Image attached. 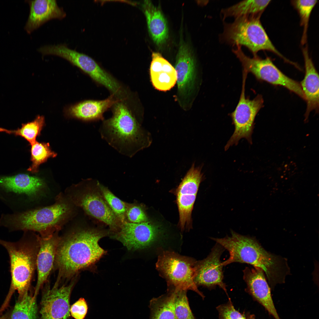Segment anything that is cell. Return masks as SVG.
I'll use <instances>...</instances> for the list:
<instances>
[{
    "label": "cell",
    "instance_id": "obj_1",
    "mask_svg": "<svg viewBox=\"0 0 319 319\" xmlns=\"http://www.w3.org/2000/svg\"><path fill=\"white\" fill-rule=\"evenodd\" d=\"M123 101L113 105L112 117L103 121L99 131L110 145L120 153L131 157L149 147L152 139Z\"/></svg>",
    "mask_w": 319,
    "mask_h": 319
},
{
    "label": "cell",
    "instance_id": "obj_2",
    "mask_svg": "<svg viewBox=\"0 0 319 319\" xmlns=\"http://www.w3.org/2000/svg\"><path fill=\"white\" fill-rule=\"evenodd\" d=\"M106 234L97 229H79L61 239L55 261L61 275L73 276L98 261L106 253L98 243Z\"/></svg>",
    "mask_w": 319,
    "mask_h": 319
},
{
    "label": "cell",
    "instance_id": "obj_3",
    "mask_svg": "<svg viewBox=\"0 0 319 319\" xmlns=\"http://www.w3.org/2000/svg\"><path fill=\"white\" fill-rule=\"evenodd\" d=\"M72 203L61 193L53 204L45 207L12 214H3L0 226L10 231L38 232L44 236L58 231L73 214Z\"/></svg>",
    "mask_w": 319,
    "mask_h": 319
},
{
    "label": "cell",
    "instance_id": "obj_4",
    "mask_svg": "<svg viewBox=\"0 0 319 319\" xmlns=\"http://www.w3.org/2000/svg\"><path fill=\"white\" fill-rule=\"evenodd\" d=\"M261 15L235 19L232 23H224L221 36L223 41L233 46H244L254 56L261 50L271 52L285 62L288 59L276 48L270 39L260 21Z\"/></svg>",
    "mask_w": 319,
    "mask_h": 319
},
{
    "label": "cell",
    "instance_id": "obj_5",
    "mask_svg": "<svg viewBox=\"0 0 319 319\" xmlns=\"http://www.w3.org/2000/svg\"><path fill=\"white\" fill-rule=\"evenodd\" d=\"M25 235L16 242L0 239V244L6 250L9 256L11 282L8 298L15 291L19 295L28 291L36 265L33 247Z\"/></svg>",
    "mask_w": 319,
    "mask_h": 319
},
{
    "label": "cell",
    "instance_id": "obj_6",
    "mask_svg": "<svg viewBox=\"0 0 319 319\" xmlns=\"http://www.w3.org/2000/svg\"><path fill=\"white\" fill-rule=\"evenodd\" d=\"M229 252L228 258L222 262L225 266L235 262L245 263L263 270L268 268L272 260L271 253L254 238L233 231L231 235L222 238H211Z\"/></svg>",
    "mask_w": 319,
    "mask_h": 319
},
{
    "label": "cell",
    "instance_id": "obj_7",
    "mask_svg": "<svg viewBox=\"0 0 319 319\" xmlns=\"http://www.w3.org/2000/svg\"><path fill=\"white\" fill-rule=\"evenodd\" d=\"M196 262L191 258L166 251L159 256L156 267L166 279L168 289L191 290L204 298L194 281Z\"/></svg>",
    "mask_w": 319,
    "mask_h": 319
},
{
    "label": "cell",
    "instance_id": "obj_8",
    "mask_svg": "<svg viewBox=\"0 0 319 319\" xmlns=\"http://www.w3.org/2000/svg\"><path fill=\"white\" fill-rule=\"evenodd\" d=\"M43 55H52L61 57L87 74L94 81L107 88L111 93L116 92L120 83L102 69L92 58L69 48L65 44L45 45L38 49Z\"/></svg>",
    "mask_w": 319,
    "mask_h": 319
},
{
    "label": "cell",
    "instance_id": "obj_9",
    "mask_svg": "<svg viewBox=\"0 0 319 319\" xmlns=\"http://www.w3.org/2000/svg\"><path fill=\"white\" fill-rule=\"evenodd\" d=\"M236 47L232 51L241 63L243 71L251 73L259 80L282 86L305 100L300 84L284 74L269 57L262 59L257 56L250 58L243 52L241 46Z\"/></svg>",
    "mask_w": 319,
    "mask_h": 319
},
{
    "label": "cell",
    "instance_id": "obj_10",
    "mask_svg": "<svg viewBox=\"0 0 319 319\" xmlns=\"http://www.w3.org/2000/svg\"><path fill=\"white\" fill-rule=\"evenodd\" d=\"M247 75H243L242 87L240 98L234 110L231 113L235 129L232 136L224 147L226 151L233 145H237L240 139L244 138L252 144L251 136L255 117L263 105L262 96L258 95L253 100L246 97L245 85Z\"/></svg>",
    "mask_w": 319,
    "mask_h": 319
},
{
    "label": "cell",
    "instance_id": "obj_11",
    "mask_svg": "<svg viewBox=\"0 0 319 319\" xmlns=\"http://www.w3.org/2000/svg\"><path fill=\"white\" fill-rule=\"evenodd\" d=\"M70 191L68 196L73 204L108 225L111 231L114 232L119 228L122 223L110 208L100 190L98 191L89 187L80 189L75 185L71 187Z\"/></svg>",
    "mask_w": 319,
    "mask_h": 319
},
{
    "label": "cell",
    "instance_id": "obj_12",
    "mask_svg": "<svg viewBox=\"0 0 319 319\" xmlns=\"http://www.w3.org/2000/svg\"><path fill=\"white\" fill-rule=\"evenodd\" d=\"M202 166L193 163L176 191L180 227L182 231L192 227V212L200 184L203 180Z\"/></svg>",
    "mask_w": 319,
    "mask_h": 319
},
{
    "label": "cell",
    "instance_id": "obj_13",
    "mask_svg": "<svg viewBox=\"0 0 319 319\" xmlns=\"http://www.w3.org/2000/svg\"><path fill=\"white\" fill-rule=\"evenodd\" d=\"M162 229L159 224L149 221L139 223L125 222L113 235L130 250L149 247L160 237Z\"/></svg>",
    "mask_w": 319,
    "mask_h": 319
},
{
    "label": "cell",
    "instance_id": "obj_14",
    "mask_svg": "<svg viewBox=\"0 0 319 319\" xmlns=\"http://www.w3.org/2000/svg\"><path fill=\"white\" fill-rule=\"evenodd\" d=\"M224 249L217 243L207 257L196 262L194 281L196 285L207 287L218 286L226 293V286L223 281V266L220 260Z\"/></svg>",
    "mask_w": 319,
    "mask_h": 319
},
{
    "label": "cell",
    "instance_id": "obj_15",
    "mask_svg": "<svg viewBox=\"0 0 319 319\" xmlns=\"http://www.w3.org/2000/svg\"><path fill=\"white\" fill-rule=\"evenodd\" d=\"M74 283L59 287L56 282L43 293L40 311L41 319H67L70 312L69 300Z\"/></svg>",
    "mask_w": 319,
    "mask_h": 319
},
{
    "label": "cell",
    "instance_id": "obj_16",
    "mask_svg": "<svg viewBox=\"0 0 319 319\" xmlns=\"http://www.w3.org/2000/svg\"><path fill=\"white\" fill-rule=\"evenodd\" d=\"M195 67L194 59L188 48L182 44L177 55L175 68L180 100L187 101L193 90L196 79Z\"/></svg>",
    "mask_w": 319,
    "mask_h": 319
},
{
    "label": "cell",
    "instance_id": "obj_17",
    "mask_svg": "<svg viewBox=\"0 0 319 319\" xmlns=\"http://www.w3.org/2000/svg\"><path fill=\"white\" fill-rule=\"evenodd\" d=\"M243 273V279L251 294L275 319H280L273 301L270 287L263 270L258 268L246 267Z\"/></svg>",
    "mask_w": 319,
    "mask_h": 319
},
{
    "label": "cell",
    "instance_id": "obj_18",
    "mask_svg": "<svg viewBox=\"0 0 319 319\" xmlns=\"http://www.w3.org/2000/svg\"><path fill=\"white\" fill-rule=\"evenodd\" d=\"M58 231L47 236L37 237L40 248L36 259L38 278L35 296L46 281L53 267L57 246L61 239L57 235Z\"/></svg>",
    "mask_w": 319,
    "mask_h": 319
},
{
    "label": "cell",
    "instance_id": "obj_19",
    "mask_svg": "<svg viewBox=\"0 0 319 319\" xmlns=\"http://www.w3.org/2000/svg\"><path fill=\"white\" fill-rule=\"evenodd\" d=\"M30 8V13L25 29L31 33L44 23L54 19H61L66 16L62 8L55 0L27 1Z\"/></svg>",
    "mask_w": 319,
    "mask_h": 319
},
{
    "label": "cell",
    "instance_id": "obj_20",
    "mask_svg": "<svg viewBox=\"0 0 319 319\" xmlns=\"http://www.w3.org/2000/svg\"><path fill=\"white\" fill-rule=\"evenodd\" d=\"M45 187L42 179L26 174L0 176V189L7 193L33 198L40 194Z\"/></svg>",
    "mask_w": 319,
    "mask_h": 319
},
{
    "label": "cell",
    "instance_id": "obj_21",
    "mask_svg": "<svg viewBox=\"0 0 319 319\" xmlns=\"http://www.w3.org/2000/svg\"><path fill=\"white\" fill-rule=\"evenodd\" d=\"M305 68V74L300 84L306 101L307 108L305 113L307 119L310 113L319 107V76L313 62L309 56L307 47L302 49Z\"/></svg>",
    "mask_w": 319,
    "mask_h": 319
},
{
    "label": "cell",
    "instance_id": "obj_22",
    "mask_svg": "<svg viewBox=\"0 0 319 319\" xmlns=\"http://www.w3.org/2000/svg\"><path fill=\"white\" fill-rule=\"evenodd\" d=\"M152 57L150 74L153 85L160 91L170 90L177 82L175 68L159 53L153 52Z\"/></svg>",
    "mask_w": 319,
    "mask_h": 319
},
{
    "label": "cell",
    "instance_id": "obj_23",
    "mask_svg": "<svg viewBox=\"0 0 319 319\" xmlns=\"http://www.w3.org/2000/svg\"><path fill=\"white\" fill-rule=\"evenodd\" d=\"M111 95L101 100H86L69 107L66 109L69 115L86 121L103 120V114L108 109L121 100Z\"/></svg>",
    "mask_w": 319,
    "mask_h": 319
},
{
    "label": "cell",
    "instance_id": "obj_24",
    "mask_svg": "<svg viewBox=\"0 0 319 319\" xmlns=\"http://www.w3.org/2000/svg\"><path fill=\"white\" fill-rule=\"evenodd\" d=\"M143 8L149 33L154 42L160 45L168 37V27L165 19L160 11L150 1H145Z\"/></svg>",
    "mask_w": 319,
    "mask_h": 319
},
{
    "label": "cell",
    "instance_id": "obj_25",
    "mask_svg": "<svg viewBox=\"0 0 319 319\" xmlns=\"http://www.w3.org/2000/svg\"><path fill=\"white\" fill-rule=\"evenodd\" d=\"M271 1L270 0H248L241 1L228 8L222 9V19L234 17L235 19L244 17L261 15Z\"/></svg>",
    "mask_w": 319,
    "mask_h": 319
},
{
    "label": "cell",
    "instance_id": "obj_26",
    "mask_svg": "<svg viewBox=\"0 0 319 319\" xmlns=\"http://www.w3.org/2000/svg\"><path fill=\"white\" fill-rule=\"evenodd\" d=\"M175 291L168 289L167 293L150 301L149 319H177L175 309Z\"/></svg>",
    "mask_w": 319,
    "mask_h": 319
},
{
    "label": "cell",
    "instance_id": "obj_27",
    "mask_svg": "<svg viewBox=\"0 0 319 319\" xmlns=\"http://www.w3.org/2000/svg\"><path fill=\"white\" fill-rule=\"evenodd\" d=\"M36 313L35 296L29 294L28 291L19 295L9 319H35Z\"/></svg>",
    "mask_w": 319,
    "mask_h": 319
},
{
    "label": "cell",
    "instance_id": "obj_28",
    "mask_svg": "<svg viewBox=\"0 0 319 319\" xmlns=\"http://www.w3.org/2000/svg\"><path fill=\"white\" fill-rule=\"evenodd\" d=\"M31 165L27 170L32 173H37L40 165L45 162L50 157L54 158L57 154L52 151L48 143L39 142L36 141L31 145Z\"/></svg>",
    "mask_w": 319,
    "mask_h": 319
},
{
    "label": "cell",
    "instance_id": "obj_29",
    "mask_svg": "<svg viewBox=\"0 0 319 319\" xmlns=\"http://www.w3.org/2000/svg\"><path fill=\"white\" fill-rule=\"evenodd\" d=\"M97 185L107 203L121 222H127L126 216V203L118 198L107 187L98 182Z\"/></svg>",
    "mask_w": 319,
    "mask_h": 319
},
{
    "label": "cell",
    "instance_id": "obj_30",
    "mask_svg": "<svg viewBox=\"0 0 319 319\" xmlns=\"http://www.w3.org/2000/svg\"><path fill=\"white\" fill-rule=\"evenodd\" d=\"M315 0H297L292 2L297 10L300 18V24L303 27L301 43L305 44L307 39L308 24L312 11L317 3Z\"/></svg>",
    "mask_w": 319,
    "mask_h": 319
},
{
    "label": "cell",
    "instance_id": "obj_31",
    "mask_svg": "<svg viewBox=\"0 0 319 319\" xmlns=\"http://www.w3.org/2000/svg\"><path fill=\"white\" fill-rule=\"evenodd\" d=\"M174 290L175 309L177 319H196L190 307L187 291Z\"/></svg>",
    "mask_w": 319,
    "mask_h": 319
},
{
    "label": "cell",
    "instance_id": "obj_32",
    "mask_svg": "<svg viewBox=\"0 0 319 319\" xmlns=\"http://www.w3.org/2000/svg\"><path fill=\"white\" fill-rule=\"evenodd\" d=\"M45 124V120L43 116H37L32 121L23 124L22 125L24 132L23 138L31 145L36 141L39 136Z\"/></svg>",
    "mask_w": 319,
    "mask_h": 319
},
{
    "label": "cell",
    "instance_id": "obj_33",
    "mask_svg": "<svg viewBox=\"0 0 319 319\" xmlns=\"http://www.w3.org/2000/svg\"><path fill=\"white\" fill-rule=\"evenodd\" d=\"M127 222L139 223L149 221L148 217L141 206L126 203V212Z\"/></svg>",
    "mask_w": 319,
    "mask_h": 319
},
{
    "label": "cell",
    "instance_id": "obj_34",
    "mask_svg": "<svg viewBox=\"0 0 319 319\" xmlns=\"http://www.w3.org/2000/svg\"><path fill=\"white\" fill-rule=\"evenodd\" d=\"M218 310L220 319H246L231 303L220 305Z\"/></svg>",
    "mask_w": 319,
    "mask_h": 319
},
{
    "label": "cell",
    "instance_id": "obj_35",
    "mask_svg": "<svg viewBox=\"0 0 319 319\" xmlns=\"http://www.w3.org/2000/svg\"><path fill=\"white\" fill-rule=\"evenodd\" d=\"M88 307L83 298H80L71 306L70 311L71 316L75 319H84L87 312Z\"/></svg>",
    "mask_w": 319,
    "mask_h": 319
},
{
    "label": "cell",
    "instance_id": "obj_36",
    "mask_svg": "<svg viewBox=\"0 0 319 319\" xmlns=\"http://www.w3.org/2000/svg\"><path fill=\"white\" fill-rule=\"evenodd\" d=\"M10 318L8 315L6 314L0 317V319H9Z\"/></svg>",
    "mask_w": 319,
    "mask_h": 319
},
{
    "label": "cell",
    "instance_id": "obj_37",
    "mask_svg": "<svg viewBox=\"0 0 319 319\" xmlns=\"http://www.w3.org/2000/svg\"><path fill=\"white\" fill-rule=\"evenodd\" d=\"M248 319H255L254 315H251L248 318Z\"/></svg>",
    "mask_w": 319,
    "mask_h": 319
},
{
    "label": "cell",
    "instance_id": "obj_38",
    "mask_svg": "<svg viewBox=\"0 0 319 319\" xmlns=\"http://www.w3.org/2000/svg\"><path fill=\"white\" fill-rule=\"evenodd\" d=\"M0 198L2 199H4L3 198V197H2V196L1 195H0Z\"/></svg>",
    "mask_w": 319,
    "mask_h": 319
}]
</instances>
